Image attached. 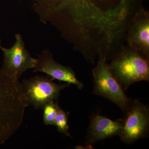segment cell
Returning a JSON list of instances; mask_svg holds the SVG:
<instances>
[{
  "instance_id": "6da1fadb",
  "label": "cell",
  "mask_w": 149,
  "mask_h": 149,
  "mask_svg": "<svg viewBox=\"0 0 149 149\" xmlns=\"http://www.w3.org/2000/svg\"><path fill=\"white\" fill-rule=\"evenodd\" d=\"M107 0H32L37 15L46 21L67 25L91 23L101 15Z\"/></svg>"
},
{
  "instance_id": "7a4b0ae2",
  "label": "cell",
  "mask_w": 149,
  "mask_h": 149,
  "mask_svg": "<svg viewBox=\"0 0 149 149\" xmlns=\"http://www.w3.org/2000/svg\"><path fill=\"white\" fill-rule=\"evenodd\" d=\"M28 106L19 81L10 78L0 69V146L20 127Z\"/></svg>"
},
{
  "instance_id": "3957f363",
  "label": "cell",
  "mask_w": 149,
  "mask_h": 149,
  "mask_svg": "<svg viewBox=\"0 0 149 149\" xmlns=\"http://www.w3.org/2000/svg\"><path fill=\"white\" fill-rule=\"evenodd\" d=\"M108 67L124 91L134 83L149 80V58L128 46L120 48Z\"/></svg>"
},
{
  "instance_id": "277c9868",
  "label": "cell",
  "mask_w": 149,
  "mask_h": 149,
  "mask_svg": "<svg viewBox=\"0 0 149 149\" xmlns=\"http://www.w3.org/2000/svg\"><path fill=\"white\" fill-rule=\"evenodd\" d=\"M92 73L94 80L93 93L112 102L126 113L130 108L133 100L127 97L112 75L106 58L99 57L97 64L92 70Z\"/></svg>"
},
{
  "instance_id": "5b68a950",
  "label": "cell",
  "mask_w": 149,
  "mask_h": 149,
  "mask_svg": "<svg viewBox=\"0 0 149 149\" xmlns=\"http://www.w3.org/2000/svg\"><path fill=\"white\" fill-rule=\"evenodd\" d=\"M47 77L36 76L23 80L22 89L28 105L35 109H43L46 104L58 98L62 90L69 84L58 85Z\"/></svg>"
},
{
  "instance_id": "8992f818",
  "label": "cell",
  "mask_w": 149,
  "mask_h": 149,
  "mask_svg": "<svg viewBox=\"0 0 149 149\" xmlns=\"http://www.w3.org/2000/svg\"><path fill=\"white\" fill-rule=\"evenodd\" d=\"M15 38V43L10 48L6 49L0 46L4 57L1 70L13 80H19L26 70L35 68L37 58L30 55L20 34H16Z\"/></svg>"
},
{
  "instance_id": "52a82bcc",
  "label": "cell",
  "mask_w": 149,
  "mask_h": 149,
  "mask_svg": "<svg viewBox=\"0 0 149 149\" xmlns=\"http://www.w3.org/2000/svg\"><path fill=\"white\" fill-rule=\"evenodd\" d=\"M123 120L122 131L119 135L123 143L130 144L146 138L149 130L148 107L138 100H132L129 110Z\"/></svg>"
},
{
  "instance_id": "ba28073f",
  "label": "cell",
  "mask_w": 149,
  "mask_h": 149,
  "mask_svg": "<svg viewBox=\"0 0 149 149\" xmlns=\"http://www.w3.org/2000/svg\"><path fill=\"white\" fill-rule=\"evenodd\" d=\"M128 46L149 58V14L141 8L130 19L127 29Z\"/></svg>"
},
{
  "instance_id": "9c48e42d",
  "label": "cell",
  "mask_w": 149,
  "mask_h": 149,
  "mask_svg": "<svg viewBox=\"0 0 149 149\" xmlns=\"http://www.w3.org/2000/svg\"><path fill=\"white\" fill-rule=\"evenodd\" d=\"M34 72H44L53 80H57L75 85L82 90L84 85L77 79L71 68L62 65L54 60L52 54L48 50L43 51L37 58Z\"/></svg>"
},
{
  "instance_id": "30bf717a",
  "label": "cell",
  "mask_w": 149,
  "mask_h": 149,
  "mask_svg": "<svg viewBox=\"0 0 149 149\" xmlns=\"http://www.w3.org/2000/svg\"><path fill=\"white\" fill-rule=\"evenodd\" d=\"M123 122L122 119L113 120L98 113L92 115L86 136V146L91 147L99 141L119 136Z\"/></svg>"
},
{
  "instance_id": "8fae6325",
  "label": "cell",
  "mask_w": 149,
  "mask_h": 149,
  "mask_svg": "<svg viewBox=\"0 0 149 149\" xmlns=\"http://www.w3.org/2000/svg\"><path fill=\"white\" fill-rule=\"evenodd\" d=\"M68 113L65 112L58 106L56 115L55 118L54 125L57 127L59 132L63 133L65 136L71 137V135L68 131L69 126L68 123Z\"/></svg>"
},
{
  "instance_id": "7c38bea8",
  "label": "cell",
  "mask_w": 149,
  "mask_h": 149,
  "mask_svg": "<svg viewBox=\"0 0 149 149\" xmlns=\"http://www.w3.org/2000/svg\"><path fill=\"white\" fill-rule=\"evenodd\" d=\"M58 106L56 102L52 101L46 104L44 107L43 121L45 125H54Z\"/></svg>"
},
{
  "instance_id": "4fadbf2b",
  "label": "cell",
  "mask_w": 149,
  "mask_h": 149,
  "mask_svg": "<svg viewBox=\"0 0 149 149\" xmlns=\"http://www.w3.org/2000/svg\"><path fill=\"white\" fill-rule=\"evenodd\" d=\"M0 43H1V40H0ZM0 46H1V45H0Z\"/></svg>"
}]
</instances>
